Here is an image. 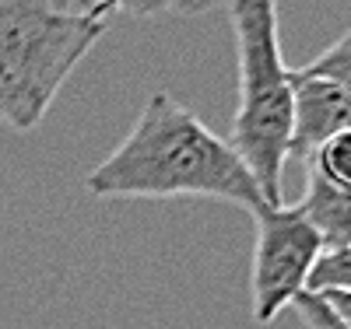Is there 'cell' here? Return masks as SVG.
<instances>
[{
  "instance_id": "cell-1",
  "label": "cell",
  "mask_w": 351,
  "mask_h": 329,
  "mask_svg": "<svg viewBox=\"0 0 351 329\" xmlns=\"http://www.w3.org/2000/svg\"><path fill=\"white\" fill-rule=\"evenodd\" d=\"M84 189L99 200L204 196L236 203L250 214L271 207L232 144L211 133L162 88L148 95L123 144L84 179Z\"/></svg>"
},
{
  "instance_id": "cell-2",
  "label": "cell",
  "mask_w": 351,
  "mask_h": 329,
  "mask_svg": "<svg viewBox=\"0 0 351 329\" xmlns=\"http://www.w3.org/2000/svg\"><path fill=\"white\" fill-rule=\"evenodd\" d=\"M239 56V109L232 119V151L253 172L271 207H281V172L295 116V70L278 39V0H228Z\"/></svg>"
},
{
  "instance_id": "cell-3",
  "label": "cell",
  "mask_w": 351,
  "mask_h": 329,
  "mask_svg": "<svg viewBox=\"0 0 351 329\" xmlns=\"http://www.w3.org/2000/svg\"><path fill=\"white\" fill-rule=\"evenodd\" d=\"M102 36L106 18L74 14L60 0H0V123L36 130Z\"/></svg>"
},
{
  "instance_id": "cell-4",
  "label": "cell",
  "mask_w": 351,
  "mask_h": 329,
  "mask_svg": "<svg viewBox=\"0 0 351 329\" xmlns=\"http://www.w3.org/2000/svg\"><path fill=\"white\" fill-rule=\"evenodd\" d=\"M253 249V319L271 326L295 298L309 291V274L324 256V242L295 207H260Z\"/></svg>"
},
{
  "instance_id": "cell-5",
  "label": "cell",
  "mask_w": 351,
  "mask_h": 329,
  "mask_svg": "<svg viewBox=\"0 0 351 329\" xmlns=\"http://www.w3.org/2000/svg\"><path fill=\"white\" fill-rule=\"evenodd\" d=\"M351 130V95L334 81L295 70V116H291L288 158L309 161L327 140Z\"/></svg>"
},
{
  "instance_id": "cell-6",
  "label": "cell",
  "mask_w": 351,
  "mask_h": 329,
  "mask_svg": "<svg viewBox=\"0 0 351 329\" xmlns=\"http://www.w3.org/2000/svg\"><path fill=\"white\" fill-rule=\"evenodd\" d=\"M295 211L313 224V231L324 242V252H341L351 249V193L330 186L327 179L309 172L306 193Z\"/></svg>"
},
{
  "instance_id": "cell-7",
  "label": "cell",
  "mask_w": 351,
  "mask_h": 329,
  "mask_svg": "<svg viewBox=\"0 0 351 329\" xmlns=\"http://www.w3.org/2000/svg\"><path fill=\"white\" fill-rule=\"evenodd\" d=\"M309 172L327 179L330 186L351 193V130L337 133L334 140H327L324 147H319V151L309 158Z\"/></svg>"
},
{
  "instance_id": "cell-8",
  "label": "cell",
  "mask_w": 351,
  "mask_h": 329,
  "mask_svg": "<svg viewBox=\"0 0 351 329\" xmlns=\"http://www.w3.org/2000/svg\"><path fill=\"white\" fill-rule=\"evenodd\" d=\"M302 74L309 77H324V81H334L337 88L351 95V32H344L330 49H324L316 60H309L306 67H299Z\"/></svg>"
},
{
  "instance_id": "cell-9",
  "label": "cell",
  "mask_w": 351,
  "mask_h": 329,
  "mask_svg": "<svg viewBox=\"0 0 351 329\" xmlns=\"http://www.w3.org/2000/svg\"><path fill=\"white\" fill-rule=\"evenodd\" d=\"M309 291L324 294V291H351V249L341 252H324L319 263L309 274Z\"/></svg>"
},
{
  "instance_id": "cell-10",
  "label": "cell",
  "mask_w": 351,
  "mask_h": 329,
  "mask_svg": "<svg viewBox=\"0 0 351 329\" xmlns=\"http://www.w3.org/2000/svg\"><path fill=\"white\" fill-rule=\"evenodd\" d=\"M295 308H299V315H302V322H306L309 329H351V326H344V322L334 315V308L324 302V298L313 294V291H302V294L295 298Z\"/></svg>"
},
{
  "instance_id": "cell-11",
  "label": "cell",
  "mask_w": 351,
  "mask_h": 329,
  "mask_svg": "<svg viewBox=\"0 0 351 329\" xmlns=\"http://www.w3.org/2000/svg\"><path fill=\"white\" fill-rule=\"evenodd\" d=\"M74 14L88 18H109V11H130V14H148L152 0H60Z\"/></svg>"
},
{
  "instance_id": "cell-12",
  "label": "cell",
  "mask_w": 351,
  "mask_h": 329,
  "mask_svg": "<svg viewBox=\"0 0 351 329\" xmlns=\"http://www.w3.org/2000/svg\"><path fill=\"white\" fill-rule=\"evenodd\" d=\"M319 298H324V302L334 308V315H337L344 326H351V291H324Z\"/></svg>"
},
{
  "instance_id": "cell-13",
  "label": "cell",
  "mask_w": 351,
  "mask_h": 329,
  "mask_svg": "<svg viewBox=\"0 0 351 329\" xmlns=\"http://www.w3.org/2000/svg\"><path fill=\"white\" fill-rule=\"evenodd\" d=\"M218 4H228V0H165V11H180V14H204Z\"/></svg>"
},
{
  "instance_id": "cell-14",
  "label": "cell",
  "mask_w": 351,
  "mask_h": 329,
  "mask_svg": "<svg viewBox=\"0 0 351 329\" xmlns=\"http://www.w3.org/2000/svg\"><path fill=\"white\" fill-rule=\"evenodd\" d=\"M158 11H165V0H152V8H148V14H158Z\"/></svg>"
}]
</instances>
